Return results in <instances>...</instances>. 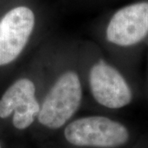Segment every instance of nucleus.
Instances as JSON below:
<instances>
[{
	"instance_id": "f257e3e1",
	"label": "nucleus",
	"mask_w": 148,
	"mask_h": 148,
	"mask_svg": "<svg viewBox=\"0 0 148 148\" xmlns=\"http://www.w3.org/2000/svg\"><path fill=\"white\" fill-rule=\"evenodd\" d=\"M82 102L83 80L78 69H61L40 96V108L33 127L36 138L56 135L76 117Z\"/></svg>"
},
{
	"instance_id": "7ed1b4c3",
	"label": "nucleus",
	"mask_w": 148,
	"mask_h": 148,
	"mask_svg": "<svg viewBox=\"0 0 148 148\" xmlns=\"http://www.w3.org/2000/svg\"><path fill=\"white\" fill-rule=\"evenodd\" d=\"M90 96L101 108L119 110L132 101V89L124 77L104 58H97L86 72Z\"/></svg>"
},
{
	"instance_id": "20e7f679",
	"label": "nucleus",
	"mask_w": 148,
	"mask_h": 148,
	"mask_svg": "<svg viewBox=\"0 0 148 148\" xmlns=\"http://www.w3.org/2000/svg\"><path fill=\"white\" fill-rule=\"evenodd\" d=\"M40 108V96L36 82L21 77L9 86L0 98V119L12 117V123L18 131L34 127Z\"/></svg>"
},
{
	"instance_id": "0eeeda50",
	"label": "nucleus",
	"mask_w": 148,
	"mask_h": 148,
	"mask_svg": "<svg viewBox=\"0 0 148 148\" xmlns=\"http://www.w3.org/2000/svg\"><path fill=\"white\" fill-rule=\"evenodd\" d=\"M43 148H54L53 147V146L52 144H49V145H47V146H45Z\"/></svg>"
},
{
	"instance_id": "423d86ee",
	"label": "nucleus",
	"mask_w": 148,
	"mask_h": 148,
	"mask_svg": "<svg viewBox=\"0 0 148 148\" xmlns=\"http://www.w3.org/2000/svg\"><path fill=\"white\" fill-rule=\"evenodd\" d=\"M148 35V2H138L115 12L105 32L106 41L117 47H131Z\"/></svg>"
},
{
	"instance_id": "39448f33",
	"label": "nucleus",
	"mask_w": 148,
	"mask_h": 148,
	"mask_svg": "<svg viewBox=\"0 0 148 148\" xmlns=\"http://www.w3.org/2000/svg\"><path fill=\"white\" fill-rule=\"evenodd\" d=\"M36 27L31 8L21 5L8 11L0 19V67L13 63L30 42Z\"/></svg>"
},
{
	"instance_id": "6e6552de",
	"label": "nucleus",
	"mask_w": 148,
	"mask_h": 148,
	"mask_svg": "<svg viewBox=\"0 0 148 148\" xmlns=\"http://www.w3.org/2000/svg\"><path fill=\"white\" fill-rule=\"evenodd\" d=\"M0 148H2V144H1V143H0Z\"/></svg>"
},
{
	"instance_id": "f03ea898",
	"label": "nucleus",
	"mask_w": 148,
	"mask_h": 148,
	"mask_svg": "<svg viewBox=\"0 0 148 148\" xmlns=\"http://www.w3.org/2000/svg\"><path fill=\"white\" fill-rule=\"evenodd\" d=\"M55 136L54 148H123L131 138L124 124L102 114L75 117Z\"/></svg>"
}]
</instances>
